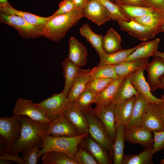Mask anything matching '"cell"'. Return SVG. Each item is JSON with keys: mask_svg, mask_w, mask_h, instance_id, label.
Returning a JSON list of instances; mask_svg holds the SVG:
<instances>
[{"mask_svg": "<svg viewBox=\"0 0 164 164\" xmlns=\"http://www.w3.org/2000/svg\"><path fill=\"white\" fill-rule=\"evenodd\" d=\"M21 124L19 136L8 152L19 154L34 147L42 148V135L46 133L49 124L35 121L24 115L19 117Z\"/></svg>", "mask_w": 164, "mask_h": 164, "instance_id": "1", "label": "cell"}, {"mask_svg": "<svg viewBox=\"0 0 164 164\" xmlns=\"http://www.w3.org/2000/svg\"><path fill=\"white\" fill-rule=\"evenodd\" d=\"M83 9L76 8L69 13L53 18L43 26V36L52 41L60 40L72 27L84 17Z\"/></svg>", "mask_w": 164, "mask_h": 164, "instance_id": "2", "label": "cell"}, {"mask_svg": "<svg viewBox=\"0 0 164 164\" xmlns=\"http://www.w3.org/2000/svg\"><path fill=\"white\" fill-rule=\"evenodd\" d=\"M88 134L87 133L70 137H54L46 134H43L42 135L43 143L42 149L38 153V160L46 152L52 151L63 152L74 159V155L78 149V145Z\"/></svg>", "mask_w": 164, "mask_h": 164, "instance_id": "3", "label": "cell"}, {"mask_svg": "<svg viewBox=\"0 0 164 164\" xmlns=\"http://www.w3.org/2000/svg\"><path fill=\"white\" fill-rule=\"evenodd\" d=\"M0 22L13 27L24 38L36 39L43 36V26L31 24L19 16L0 13Z\"/></svg>", "mask_w": 164, "mask_h": 164, "instance_id": "4", "label": "cell"}, {"mask_svg": "<svg viewBox=\"0 0 164 164\" xmlns=\"http://www.w3.org/2000/svg\"><path fill=\"white\" fill-rule=\"evenodd\" d=\"M88 124V134L95 141L103 147L113 157V143L109 138L104 125L93 111L83 113Z\"/></svg>", "mask_w": 164, "mask_h": 164, "instance_id": "5", "label": "cell"}, {"mask_svg": "<svg viewBox=\"0 0 164 164\" xmlns=\"http://www.w3.org/2000/svg\"><path fill=\"white\" fill-rule=\"evenodd\" d=\"M70 103L67 97L62 92L54 94L39 103L34 104L44 110L48 118L52 122L63 114Z\"/></svg>", "mask_w": 164, "mask_h": 164, "instance_id": "6", "label": "cell"}, {"mask_svg": "<svg viewBox=\"0 0 164 164\" xmlns=\"http://www.w3.org/2000/svg\"><path fill=\"white\" fill-rule=\"evenodd\" d=\"M12 112L14 115L26 116L42 123L50 124L52 122L44 110L35 105L30 100L19 98L15 102Z\"/></svg>", "mask_w": 164, "mask_h": 164, "instance_id": "7", "label": "cell"}, {"mask_svg": "<svg viewBox=\"0 0 164 164\" xmlns=\"http://www.w3.org/2000/svg\"><path fill=\"white\" fill-rule=\"evenodd\" d=\"M19 117L13 114L10 117L4 116L0 118V138L10 146L14 144L20 135L21 124Z\"/></svg>", "mask_w": 164, "mask_h": 164, "instance_id": "8", "label": "cell"}, {"mask_svg": "<svg viewBox=\"0 0 164 164\" xmlns=\"http://www.w3.org/2000/svg\"><path fill=\"white\" fill-rule=\"evenodd\" d=\"M120 29L127 32L140 40L146 41L153 38L159 32L157 30L143 25L134 21H117Z\"/></svg>", "mask_w": 164, "mask_h": 164, "instance_id": "9", "label": "cell"}, {"mask_svg": "<svg viewBox=\"0 0 164 164\" xmlns=\"http://www.w3.org/2000/svg\"><path fill=\"white\" fill-rule=\"evenodd\" d=\"M84 17L98 26L111 19L110 13L101 3L95 0L88 1L83 8Z\"/></svg>", "mask_w": 164, "mask_h": 164, "instance_id": "10", "label": "cell"}, {"mask_svg": "<svg viewBox=\"0 0 164 164\" xmlns=\"http://www.w3.org/2000/svg\"><path fill=\"white\" fill-rule=\"evenodd\" d=\"M45 134L54 137H74L79 135L74 125L63 114L49 124Z\"/></svg>", "mask_w": 164, "mask_h": 164, "instance_id": "11", "label": "cell"}, {"mask_svg": "<svg viewBox=\"0 0 164 164\" xmlns=\"http://www.w3.org/2000/svg\"><path fill=\"white\" fill-rule=\"evenodd\" d=\"M145 67L134 72L131 78L132 85L136 90L142 94L148 103H158L162 100V98H158L152 93L150 86L146 81L144 74Z\"/></svg>", "mask_w": 164, "mask_h": 164, "instance_id": "12", "label": "cell"}, {"mask_svg": "<svg viewBox=\"0 0 164 164\" xmlns=\"http://www.w3.org/2000/svg\"><path fill=\"white\" fill-rule=\"evenodd\" d=\"M152 131L140 126L125 130V140L132 144H138L145 148L152 146L154 142Z\"/></svg>", "mask_w": 164, "mask_h": 164, "instance_id": "13", "label": "cell"}, {"mask_svg": "<svg viewBox=\"0 0 164 164\" xmlns=\"http://www.w3.org/2000/svg\"><path fill=\"white\" fill-rule=\"evenodd\" d=\"M63 114L74 125L79 135L88 133L87 120L74 101L70 102Z\"/></svg>", "mask_w": 164, "mask_h": 164, "instance_id": "14", "label": "cell"}, {"mask_svg": "<svg viewBox=\"0 0 164 164\" xmlns=\"http://www.w3.org/2000/svg\"><path fill=\"white\" fill-rule=\"evenodd\" d=\"M119 77L113 79L109 84L96 97V106L93 109L94 112L97 113L111 103L117 89L126 77Z\"/></svg>", "mask_w": 164, "mask_h": 164, "instance_id": "15", "label": "cell"}, {"mask_svg": "<svg viewBox=\"0 0 164 164\" xmlns=\"http://www.w3.org/2000/svg\"><path fill=\"white\" fill-rule=\"evenodd\" d=\"M145 70L147 72V82L151 92L159 88V80L164 74V59L154 56L152 61L146 65Z\"/></svg>", "mask_w": 164, "mask_h": 164, "instance_id": "16", "label": "cell"}, {"mask_svg": "<svg viewBox=\"0 0 164 164\" xmlns=\"http://www.w3.org/2000/svg\"><path fill=\"white\" fill-rule=\"evenodd\" d=\"M79 144L92 155L98 164L112 163L111 156L109 155L110 154L103 147L89 136V134L82 139Z\"/></svg>", "mask_w": 164, "mask_h": 164, "instance_id": "17", "label": "cell"}, {"mask_svg": "<svg viewBox=\"0 0 164 164\" xmlns=\"http://www.w3.org/2000/svg\"><path fill=\"white\" fill-rule=\"evenodd\" d=\"M141 126L152 131L164 130V120L153 103L147 104Z\"/></svg>", "mask_w": 164, "mask_h": 164, "instance_id": "18", "label": "cell"}, {"mask_svg": "<svg viewBox=\"0 0 164 164\" xmlns=\"http://www.w3.org/2000/svg\"><path fill=\"white\" fill-rule=\"evenodd\" d=\"M115 106V104L111 103L100 112H94L102 122L109 138L113 143L115 140L116 129L114 112Z\"/></svg>", "mask_w": 164, "mask_h": 164, "instance_id": "19", "label": "cell"}, {"mask_svg": "<svg viewBox=\"0 0 164 164\" xmlns=\"http://www.w3.org/2000/svg\"><path fill=\"white\" fill-rule=\"evenodd\" d=\"M91 70L80 68L78 73L69 91L67 97L70 102L74 101L84 90L89 81L92 78Z\"/></svg>", "mask_w": 164, "mask_h": 164, "instance_id": "20", "label": "cell"}, {"mask_svg": "<svg viewBox=\"0 0 164 164\" xmlns=\"http://www.w3.org/2000/svg\"><path fill=\"white\" fill-rule=\"evenodd\" d=\"M69 45L68 59L79 68L85 65L88 55L85 47L73 36L70 39Z\"/></svg>", "mask_w": 164, "mask_h": 164, "instance_id": "21", "label": "cell"}, {"mask_svg": "<svg viewBox=\"0 0 164 164\" xmlns=\"http://www.w3.org/2000/svg\"><path fill=\"white\" fill-rule=\"evenodd\" d=\"M161 40L160 38H158L153 40L146 42L145 44L137 48L132 53L122 62L147 59L150 56H155L158 51Z\"/></svg>", "mask_w": 164, "mask_h": 164, "instance_id": "22", "label": "cell"}, {"mask_svg": "<svg viewBox=\"0 0 164 164\" xmlns=\"http://www.w3.org/2000/svg\"><path fill=\"white\" fill-rule=\"evenodd\" d=\"M0 13L7 15H15L24 19L29 23L37 26H43L52 19L51 16L43 17L33 14L28 12L17 10L11 5L0 6Z\"/></svg>", "mask_w": 164, "mask_h": 164, "instance_id": "23", "label": "cell"}, {"mask_svg": "<svg viewBox=\"0 0 164 164\" xmlns=\"http://www.w3.org/2000/svg\"><path fill=\"white\" fill-rule=\"evenodd\" d=\"M147 103L144 96L139 93L135 97L129 120L125 125V130L141 126Z\"/></svg>", "mask_w": 164, "mask_h": 164, "instance_id": "24", "label": "cell"}, {"mask_svg": "<svg viewBox=\"0 0 164 164\" xmlns=\"http://www.w3.org/2000/svg\"><path fill=\"white\" fill-rule=\"evenodd\" d=\"M133 72L127 75L120 84L114 97L112 103L116 104L122 102L135 96H137L139 93L131 82V78Z\"/></svg>", "mask_w": 164, "mask_h": 164, "instance_id": "25", "label": "cell"}, {"mask_svg": "<svg viewBox=\"0 0 164 164\" xmlns=\"http://www.w3.org/2000/svg\"><path fill=\"white\" fill-rule=\"evenodd\" d=\"M135 96L122 102L115 104L114 112L116 128L125 125L130 119Z\"/></svg>", "mask_w": 164, "mask_h": 164, "instance_id": "26", "label": "cell"}, {"mask_svg": "<svg viewBox=\"0 0 164 164\" xmlns=\"http://www.w3.org/2000/svg\"><path fill=\"white\" fill-rule=\"evenodd\" d=\"M146 42H143L133 48L123 50L112 53L106 52L100 57V61L97 66L106 65H115L121 63L137 48L145 44Z\"/></svg>", "mask_w": 164, "mask_h": 164, "instance_id": "27", "label": "cell"}, {"mask_svg": "<svg viewBox=\"0 0 164 164\" xmlns=\"http://www.w3.org/2000/svg\"><path fill=\"white\" fill-rule=\"evenodd\" d=\"M63 70V75L65 81L63 90L62 92L67 96L70 89L80 69L67 57L62 63Z\"/></svg>", "mask_w": 164, "mask_h": 164, "instance_id": "28", "label": "cell"}, {"mask_svg": "<svg viewBox=\"0 0 164 164\" xmlns=\"http://www.w3.org/2000/svg\"><path fill=\"white\" fill-rule=\"evenodd\" d=\"M80 34L84 37L98 53L99 57L104 55L106 52L102 46L103 36L93 32L89 25L87 24L83 25L80 29Z\"/></svg>", "mask_w": 164, "mask_h": 164, "instance_id": "29", "label": "cell"}, {"mask_svg": "<svg viewBox=\"0 0 164 164\" xmlns=\"http://www.w3.org/2000/svg\"><path fill=\"white\" fill-rule=\"evenodd\" d=\"M125 127L121 125L116 128L115 141L113 145L114 164H122L124 156L125 134Z\"/></svg>", "mask_w": 164, "mask_h": 164, "instance_id": "30", "label": "cell"}, {"mask_svg": "<svg viewBox=\"0 0 164 164\" xmlns=\"http://www.w3.org/2000/svg\"><path fill=\"white\" fill-rule=\"evenodd\" d=\"M121 38L117 32L110 28L103 36L102 46L104 50L108 53H112L122 50Z\"/></svg>", "mask_w": 164, "mask_h": 164, "instance_id": "31", "label": "cell"}, {"mask_svg": "<svg viewBox=\"0 0 164 164\" xmlns=\"http://www.w3.org/2000/svg\"><path fill=\"white\" fill-rule=\"evenodd\" d=\"M149 63V58L136 60L125 63H121L114 65V69L119 77L128 74L145 67Z\"/></svg>", "mask_w": 164, "mask_h": 164, "instance_id": "32", "label": "cell"}, {"mask_svg": "<svg viewBox=\"0 0 164 164\" xmlns=\"http://www.w3.org/2000/svg\"><path fill=\"white\" fill-rule=\"evenodd\" d=\"M132 20L145 26L155 30L159 32L160 27L164 22V14L158 12H155Z\"/></svg>", "mask_w": 164, "mask_h": 164, "instance_id": "33", "label": "cell"}, {"mask_svg": "<svg viewBox=\"0 0 164 164\" xmlns=\"http://www.w3.org/2000/svg\"><path fill=\"white\" fill-rule=\"evenodd\" d=\"M43 164H77L74 159L65 153L58 151L49 152L41 159Z\"/></svg>", "mask_w": 164, "mask_h": 164, "instance_id": "34", "label": "cell"}, {"mask_svg": "<svg viewBox=\"0 0 164 164\" xmlns=\"http://www.w3.org/2000/svg\"><path fill=\"white\" fill-rule=\"evenodd\" d=\"M153 146L145 148L144 150L137 155H124L122 164H152Z\"/></svg>", "mask_w": 164, "mask_h": 164, "instance_id": "35", "label": "cell"}, {"mask_svg": "<svg viewBox=\"0 0 164 164\" xmlns=\"http://www.w3.org/2000/svg\"><path fill=\"white\" fill-rule=\"evenodd\" d=\"M117 5L130 20L157 12L149 7L132 6L124 4H119Z\"/></svg>", "mask_w": 164, "mask_h": 164, "instance_id": "36", "label": "cell"}, {"mask_svg": "<svg viewBox=\"0 0 164 164\" xmlns=\"http://www.w3.org/2000/svg\"><path fill=\"white\" fill-rule=\"evenodd\" d=\"M97 95L89 91L85 90L78 96L74 102L83 112H91L93 111L91 104L95 103Z\"/></svg>", "mask_w": 164, "mask_h": 164, "instance_id": "37", "label": "cell"}, {"mask_svg": "<svg viewBox=\"0 0 164 164\" xmlns=\"http://www.w3.org/2000/svg\"><path fill=\"white\" fill-rule=\"evenodd\" d=\"M93 78H106L114 79L119 77L116 74L114 65L97 66L91 70Z\"/></svg>", "mask_w": 164, "mask_h": 164, "instance_id": "38", "label": "cell"}, {"mask_svg": "<svg viewBox=\"0 0 164 164\" xmlns=\"http://www.w3.org/2000/svg\"><path fill=\"white\" fill-rule=\"evenodd\" d=\"M91 0H87L89 1ZM103 5L110 13L111 19L113 20H122L126 21L130 20L117 5L109 0H95Z\"/></svg>", "mask_w": 164, "mask_h": 164, "instance_id": "39", "label": "cell"}, {"mask_svg": "<svg viewBox=\"0 0 164 164\" xmlns=\"http://www.w3.org/2000/svg\"><path fill=\"white\" fill-rule=\"evenodd\" d=\"M113 79L110 78H92L87 84L85 90L98 95L101 93Z\"/></svg>", "mask_w": 164, "mask_h": 164, "instance_id": "40", "label": "cell"}, {"mask_svg": "<svg viewBox=\"0 0 164 164\" xmlns=\"http://www.w3.org/2000/svg\"><path fill=\"white\" fill-rule=\"evenodd\" d=\"M77 164H97L98 163L92 155L86 149L82 147L78 150L74 156Z\"/></svg>", "mask_w": 164, "mask_h": 164, "instance_id": "41", "label": "cell"}, {"mask_svg": "<svg viewBox=\"0 0 164 164\" xmlns=\"http://www.w3.org/2000/svg\"><path fill=\"white\" fill-rule=\"evenodd\" d=\"M38 147H34L22 152V157L24 164H36L38 161V153L39 150Z\"/></svg>", "mask_w": 164, "mask_h": 164, "instance_id": "42", "label": "cell"}, {"mask_svg": "<svg viewBox=\"0 0 164 164\" xmlns=\"http://www.w3.org/2000/svg\"><path fill=\"white\" fill-rule=\"evenodd\" d=\"M152 132L154 140L152 153L153 154L164 149V130H154Z\"/></svg>", "mask_w": 164, "mask_h": 164, "instance_id": "43", "label": "cell"}, {"mask_svg": "<svg viewBox=\"0 0 164 164\" xmlns=\"http://www.w3.org/2000/svg\"><path fill=\"white\" fill-rule=\"evenodd\" d=\"M59 7V9L51 15L52 19L55 16L69 13L77 8L72 0L61 1Z\"/></svg>", "mask_w": 164, "mask_h": 164, "instance_id": "44", "label": "cell"}, {"mask_svg": "<svg viewBox=\"0 0 164 164\" xmlns=\"http://www.w3.org/2000/svg\"><path fill=\"white\" fill-rule=\"evenodd\" d=\"M148 7L164 14V0H144Z\"/></svg>", "mask_w": 164, "mask_h": 164, "instance_id": "45", "label": "cell"}, {"mask_svg": "<svg viewBox=\"0 0 164 164\" xmlns=\"http://www.w3.org/2000/svg\"><path fill=\"white\" fill-rule=\"evenodd\" d=\"M0 159L14 162L19 164H24L22 157L19 156L18 153H6L1 155Z\"/></svg>", "mask_w": 164, "mask_h": 164, "instance_id": "46", "label": "cell"}, {"mask_svg": "<svg viewBox=\"0 0 164 164\" xmlns=\"http://www.w3.org/2000/svg\"><path fill=\"white\" fill-rule=\"evenodd\" d=\"M121 4L148 7L144 0H121Z\"/></svg>", "mask_w": 164, "mask_h": 164, "instance_id": "47", "label": "cell"}, {"mask_svg": "<svg viewBox=\"0 0 164 164\" xmlns=\"http://www.w3.org/2000/svg\"><path fill=\"white\" fill-rule=\"evenodd\" d=\"M162 100L158 103H153L154 105L164 120V94L161 97Z\"/></svg>", "mask_w": 164, "mask_h": 164, "instance_id": "48", "label": "cell"}, {"mask_svg": "<svg viewBox=\"0 0 164 164\" xmlns=\"http://www.w3.org/2000/svg\"><path fill=\"white\" fill-rule=\"evenodd\" d=\"M75 5L76 8H83L87 2V0H72Z\"/></svg>", "mask_w": 164, "mask_h": 164, "instance_id": "49", "label": "cell"}, {"mask_svg": "<svg viewBox=\"0 0 164 164\" xmlns=\"http://www.w3.org/2000/svg\"><path fill=\"white\" fill-rule=\"evenodd\" d=\"M159 88L164 90V74L159 79Z\"/></svg>", "mask_w": 164, "mask_h": 164, "instance_id": "50", "label": "cell"}, {"mask_svg": "<svg viewBox=\"0 0 164 164\" xmlns=\"http://www.w3.org/2000/svg\"><path fill=\"white\" fill-rule=\"evenodd\" d=\"M15 162L11 161H9L4 159H0V164H9L14 163Z\"/></svg>", "mask_w": 164, "mask_h": 164, "instance_id": "51", "label": "cell"}, {"mask_svg": "<svg viewBox=\"0 0 164 164\" xmlns=\"http://www.w3.org/2000/svg\"><path fill=\"white\" fill-rule=\"evenodd\" d=\"M10 5L7 0H0V6Z\"/></svg>", "mask_w": 164, "mask_h": 164, "instance_id": "52", "label": "cell"}, {"mask_svg": "<svg viewBox=\"0 0 164 164\" xmlns=\"http://www.w3.org/2000/svg\"><path fill=\"white\" fill-rule=\"evenodd\" d=\"M155 56L161 57L164 59V52H161L157 51Z\"/></svg>", "mask_w": 164, "mask_h": 164, "instance_id": "53", "label": "cell"}, {"mask_svg": "<svg viewBox=\"0 0 164 164\" xmlns=\"http://www.w3.org/2000/svg\"><path fill=\"white\" fill-rule=\"evenodd\" d=\"M114 4L118 5L121 3V0H109Z\"/></svg>", "mask_w": 164, "mask_h": 164, "instance_id": "54", "label": "cell"}, {"mask_svg": "<svg viewBox=\"0 0 164 164\" xmlns=\"http://www.w3.org/2000/svg\"><path fill=\"white\" fill-rule=\"evenodd\" d=\"M159 32H164V22L162 25L159 30Z\"/></svg>", "mask_w": 164, "mask_h": 164, "instance_id": "55", "label": "cell"}, {"mask_svg": "<svg viewBox=\"0 0 164 164\" xmlns=\"http://www.w3.org/2000/svg\"><path fill=\"white\" fill-rule=\"evenodd\" d=\"M160 163L161 164H164V159L161 160L160 161Z\"/></svg>", "mask_w": 164, "mask_h": 164, "instance_id": "56", "label": "cell"}]
</instances>
